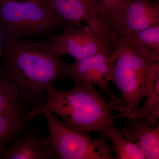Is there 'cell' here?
Returning <instances> with one entry per match:
<instances>
[{
	"label": "cell",
	"instance_id": "obj_1",
	"mask_svg": "<svg viewBox=\"0 0 159 159\" xmlns=\"http://www.w3.org/2000/svg\"><path fill=\"white\" fill-rule=\"evenodd\" d=\"M57 54L50 36L39 40L3 39L0 44V76L19 93L31 119L46 101L49 86L70 78L71 65Z\"/></svg>",
	"mask_w": 159,
	"mask_h": 159
},
{
	"label": "cell",
	"instance_id": "obj_2",
	"mask_svg": "<svg viewBox=\"0 0 159 159\" xmlns=\"http://www.w3.org/2000/svg\"><path fill=\"white\" fill-rule=\"evenodd\" d=\"M122 101L107 102L94 86L75 84L72 89L59 91L54 85L49 86L46 101L38 111L36 118L44 113L58 116L67 128L84 135L98 132L114 123L119 116L116 111L124 112Z\"/></svg>",
	"mask_w": 159,
	"mask_h": 159
},
{
	"label": "cell",
	"instance_id": "obj_3",
	"mask_svg": "<svg viewBox=\"0 0 159 159\" xmlns=\"http://www.w3.org/2000/svg\"><path fill=\"white\" fill-rule=\"evenodd\" d=\"M71 25L55 12L48 0L0 2V33L3 39L48 37Z\"/></svg>",
	"mask_w": 159,
	"mask_h": 159
},
{
	"label": "cell",
	"instance_id": "obj_4",
	"mask_svg": "<svg viewBox=\"0 0 159 159\" xmlns=\"http://www.w3.org/2000/svg\"><path fill=\"white\" fill-rule=\"evenodd\" d=\"M113 42L116 60L111 81L121 93L125 110L118 116L129 120L134 116L145 97L148 72L154 63L157 61L137 53L125 38H116Z\"/></svg>",
	"mask_w": 159,
	"mask_h": 159
},
{
	"label": "cell",
	"instance_id": "obj_5",
	"mask_svg": "<svg viewBox=\"0 0 159 159\" xmlns=\"http://www.w3.org/2000/svg\"><path fill=\"white\" fill-rule=\"evenodd\" d=\"M43 115L48 121L49 132L48 137L44 138L45 142L53 149L57 159H115L104 134L93 139L90 135L67 128L55 115Z\"/></svg>",
	"mask_w": 159,
	"mask_h": 159
},
{
	"label": "cell",
	"instance_id": "obj_6",
	"mask_svg": "<svg viewBox=\"0 0 159 159\" xmlns=\"http://www.w3.org/2000/svg\"><path fill=\"white\" fill-rule=\"evenodd\" d=\"M50 37L52 48L57 54L72 56L75 60L97 53L114 52L113 43L87 28L71 25L61 33Z\"/></svg>",
	"mask_w": 159,
	"mask_h": 159
},
{
	"label": "cell",
	"instance_id": "obj_7",
	"mask_svg": "<svg viewBox=\"0 0 159 159\" xmlns=\"http://www.w3.org/2000/svg\"><path fill=\"white\" fill-rule=\"evenodd\" d=\"M116 60L114 52L97 53L86 58L75 60L71 65L70 78L76 84L96 86L111 102L122 101L110 88Z\"/></svg>",
	"mask_w": 159,
	"mask_h": 159
},
{
	"label": "cell",
	"instance_id": "obj_8",
	"mask_svg": "<svg viewBox=\"0 0 159 159\" xmlns=\"http://www.w3.org/2000/svg\"><path fill=\"white\" fill-rule=\"evenodd\" d=\"M159 25V3L152 0H125L111 30L115 38Z\"/></svg>",
	"mask_w": 159,
	"mask_h": 159
},
{
	"label": "cell",
	"instance_id": "obj_9",
	"mask_svg": "<svg viewBox=\"0 0 159 159\" xmlns=\"http://www.w3.org/2000/svg\"><path fill=\"white\" fill-rule=\"evenodd\" d=\"M37 123L29 125L12 137L4 148L2 159H57L46 144Z\"/></svg>",
	"mask_w": 159,
	"mask_h": 159
},
{
	"label": "cell",
	"instance_id": "obj_10",
	"mask_svg": "<svg viewBox=\"0 0 159 159\" xmlns=\"http://www.w3.org/2000/svg\"><path fill=\"white\" fill-rule=\"evenodd\" d=\"M55 12L72 25L88 28L112 43L111 30L89 11L81 0H48Z\"/></svg>",
	"mask_w": 159,
	"mask_h": 159
},
{
	"label": "cell",
	"instance_id": "obj_11",
	"mask_svg": "<svg viewBox=\"0 0 159 159\" xmlns=\"http://www.w3.org/2000/svg\"><path fill=\"white\" fill-rule=\"evenodd\" d=\"M129 121L128 124L120 129L122 135L139 145L146 159H159V123L152 127L143 119Z\"/></svg>",
	"mask_w": 159,
	"mask_h": 159
},
{
	"label": "cell",
	"instance_id": "obj_12",
	"mask_svg": "<svg viewBox=\"0 0 159 159\" xmlns=\"http://www.w3.org/2000/svg\"><path fill=\"white\" fill-rule=\"evenodd\" d=\"M145 102L139 107L132 119H143L155 127L159 123V61L154 63L148 72L145 88Z\"/></svg>",
	"mask_w": 159,
	"mask_h": 159
},
{
	"label": "cell",
	"instance_id": "obj_13",
	"mask_svg": "<svg viewBox=\"0 0 159 159\" xmlns=\"http://www.w3.org/2000/svg\"><path fill=\"white\" fill-rule=\"evenodd\" d=\"M119 37L125 38L135 51L140 55L159 61V25L132 31Z\"/></svg>",
	"mask_w": 159,
	"mask_h": 159
},
{
	"label": "cell",
	"instance_id": "obj_14",
	"mask_svg": "<svg viewBox=\"0 0 159 159\" xmlns=\"http://www.w3.org/2000/svg\"><path fill=\"white\" fill-rule=\"evenodd\" d=\"M0 116L8 118H30L28 112L21 102L17 89L11 83L1 76H0Z\"/></svg>",
	"mask_w": 159,
	"mask_h": 159
},
{
	"label": "cell",
	"instance_id": "obj_15",
	"mask_svg": "<svg viewBox=\"0 0 159 159\" xmlns=\"http://www.w3.org/2000/svg\"><path fill=\"white\" fill-rule=\"evenodd\" d=\"M101 133L111 143L110 148L116 154L115 159H146L139 145L125 139L114 123L107 126Z\"/></svg>",
	"mask_w": 159,
	"mask_h": 159
},
{
	"label": "cell",
	"instance_id": "obj_16",
	"mask_svg": "<svg viewBox=\"0 0 159 159\" xmlns=\"http://www.w3.org/2000/svg\"><path fill=\"white\" fill-rule=\"evenodd\" d=\"M34 120L27 117L12 118L0 116V159L11 138L33 124Z\"/></svg>",
	"mask_w": 159,
	"mask_h": 159
},
{
	"label": "cell",
	"instance_id": "obj_17",
	"mask_svg": "<svg viewBox=\"0 0 159 159\" xmlns=\"http://www.w3.org/2000/svg\"><path fill=\"white\" fill-rule=\"evenodd\" d=\"M125 0H97L99 17L101 21L109 29H112L122 10Z\"/></svg>",
	"mask_w": 159,
	"mask_h": 159
},
{
	"label": "cell",
	"instance_id": "obj_18",
	"mask_svg": "<svg viewBox=\"0 0 159 159\" xmlns=\"http://www.w3.org/2000/svg\"><path fill=\"white\" fill-rule=\"evenodd\" d=\"M81 1L85 4L91 13L95 17L99 20L97 0H81Z\"/></svg>",
	"mask_w": 159,
	"mask_h": 159
},
{
	"label": "cell",
	"instance_id": "obj_19",
	"mask_svg": "<svg viewBox=\"0 0 159 159\" xmlns=\"http://www.w3.org/2000/svg\"><path fill=\"white\" fill-rule=\"evenodd\" d=\"M25 1V0H0V2H8V1Z\"/></svg>",
	"mask_w": 159,
	"mask_h": 159
},
{
	"label": "cell",
	"instance_id": "obj_20",
	"mask_svg": "<svg viewBox=\"0 0 159 159\" xmlns=\"http://www.w3.org/2000/svg\"><path fill=\"white\" fill-rule=\"evenodd\" d=\"M154 2H159V0H152Z\"/></svg>",
	"mask_w": 159,
	"mask_h": 159
}]
</instances>
